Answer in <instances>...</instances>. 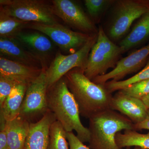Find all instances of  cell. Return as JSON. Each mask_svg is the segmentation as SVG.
Wrapping results in <instances>:
<instances>
[{"mask_svg": "<svg viewBox=\"0 0 149 149\" xmlns=\"http://www.w3.org/2000/svg\"><path fill=\"white\" fill-rule=\"evenodd\" d=\"M149 41V10L137 20L128 35L119 43L122 54Z\"/></svg>", "mask_w": 149, "mask_h": 149, "instance_id": "e0dca14e", "label": "cell"}, {"mask_svg": "<svg viewBox=\"0 0 149 149\" xmlns=\"http://www.w3.org/2000/svg\"><path fill=\"white\" fill-rule=\"evenodd\" d=\"M91 149H122L117 146L116 136L122 130H134V123L125 116L111 109L89 118Z\"/></svg>", "mask_w": 149, "mask_h": 149, "instance_id": "3957f363", "label": "cell"}, {"mask_svg": "<svg viewBox=\"0 0 149 149\" xmlns=\"http://www.w3.org/2000/svg\"><path fill=\"white\" fill-rule=\"evenodd\" d=\"M97 38V34L92 36L82 48L73 53L64 55L58 52L53 60L46 69L47 88L53 85L74 68L85 70L89 54Z\"/></svg>", "mask_w": 149, "mask_h": 149, "instance_id": "52a82bcc", "label": "cell"}, {"mask_svg": "<svg viewBox=\"0 0 149 149\" xmlns=\"http://www.w3.org/2000/svg\"><path fill=\"white\" fill-rule=\"evenodd\" d=\"M30 123L19 116L6 123L5 129L9 149H25Z\"/></svg>", "mask_w": 149, "mask_h": 149, "instance_id": "ac0fdd59", "label": "cell"}, {"mask_svg": "<svg viewBox=\"0 0 149 149\" xmlns=\"http://www.w3.org/2000/svg\"><path fill=\"white\" fill-rule=\"evenodd\" d=\"M149 130V109H148V115L146 118L142 122L134 124V130Z\"/></svg>", "mask_w": 149, "mask_h": 149, "instance_id": "f1b7e54d", "label": "cell"}, {"mask_svg": "<svg viewBox=\"0 0 149 149\" xmlns=\"http://www.w3.org/2000/svg\"><path fill=\"white\" fill-rule=\"evenodd\" d=\"M22 83L9 77L0 76V107L16 85Z\"/></svg>", "mask_w": 149, "mask_h": 149, "instance_id": "484cf974", "label": "cell"}, {"mask_svg": "<svg viewBox=\"0 0 149 149\" xmlns=\"http://www.w3.org/2000/svg\"><path fill=\"white\" fill-rule=\"evenodd\" d=\"M0 55L13 61L42 68L41 61L15 38H0Z\"/></svg>", "mask_w": 149, "mask_h": 149, "instance_id": "9a60e30c", "label": "cell"}, {"mask_svg": "<svg viewBox=\"0 0 149 149\" xmlns=\"http://www.w3.org/2000/svg\"><path fill=\"white\" fill-rule=\"evenodd\" d=\"M142 101L143 102L145 105L147 107L148 109H149V94L147 95L146 96L143 97L141 99Z\"/></svg>", "mask_w": 149, "mask_h": 149, "instance_id": "f546056e", "label": "cell"}, {"mask_svg": "<svg viewBox=\"0 0 149 149\" xmlns=\"http://www.w3.org/2000/svg\"><path fill=\"white\" fill-rule=\"evenodd\" d=\"M43 68L19 63L0 57V76L29 84L41 74Z\"/></svg>", "mask_w": 149, "mask_h": 149, "instance_id": "2e32d148", "label": "cell"}, {"mask_svg": "<svg viewBox=\"0 0 149 149\" xmlns=\"http://www.w3.org/2000/svg\"><path fill=\"white\" fill-rule=\"evenodd\" d=\"M27 29L42 32L63 51L70 54L82 48L94 35L73 31L59 23L45 24L30 22Z\"/></svg>", "mask_w": 149, "mask_h": 149, "instance_id": "ba28073f", "label": "cell"}, {"mask_svg": "<svg viewBox=\"0 0 149 149\" xmlns=\"http://www.w3.org/2000/svg\"><path fill=\"white\" fill-rule=\"evenodd\" d=\"M56 120L54 115L49 110L40 120L30 123L25 149H47L50 129Z\"/></svg>", "mask_w": 149, "mask_h": 149, "instance_id": "5bb4252c", "label": "cell"}, {"mask_svg": "<svg viewBox=\"0 0 149 149\" xmlns=\"http://www.w3.org/2000/svg\"><path fill=\"white\" fill-rule=\"evenodd\" d=\"M0 10L10 16L27 22L45 24L59 23L52 3L45 1L1 0Z\"/></svg>", "mask_w": 149, "mask_h": 149, "instance_id": "8992f818", "label": "cell"}, {"mask_svg": "<svg viewBox=\"0 0 149 149\" xmlns=\"http://www.w3.org/2000/svg\"><path fill=\"white\" fill-rule=\"evenodd\" d=\"M28 84L21 83L15 86L0 107V116L3 118L6 122L19 116Z\"/></svg>", "mask_w": 149, "mask_h": 149, "instance_id": "d6986e66", "label": "cell"}, {"mask_svg": "<svg viewBox=\"0 0 149 149\" xmlns=\"http://www.w3.org/2000/svg\"><path fill=\"white\" fill-rule=\"evenodd\" d=\"M84 71L82 68H74L64 77L80 115L89 119L99 112L111 109L113 96L104 85L96 84L86 77Z\"/></svg>", "mask_w": 149, "mask_h": 149, "instance_id": "6da1fadb", "label": "cell"}, {"mask_svg": "<svg viewBox=\"0 0 149 149\" xmlns=\"http://www.w3.org/2000/svg\"><path fill=\"white\" fill-rule=\"evenodd\" d=\"M116 141L117 146L121 149L134 146L149 149V132L146 134H142L135 130H125L123 133H117Z\"/></svg>", "mask_w": 149, "mask_h": 149, "instance_id": "44dd1931", "label": "cell"}, {"mask_svg": "<svg viewBox=\"0 0 149 149\" xmlns=\"http://www.w3.org/2000/svg\"><path fill=\"white\" fill-rule=\"evenodd\" d=\"M53 8L56 16L70 27L88 35L97 34L95 23L77 3L71 0H53Z\"/></svg>", "mask_w": 149, "mask_h": 149, "instance_id": "30bf717a", "label": "cell"}, {"mask_svg": "<svg viewBox=\"0 0 149 149\" xmlns=\"http://www.w3.org/2000/svg\"><path fill=\"white\" fill-rule=\"evenodd\" d=\"M120 91L127 95L141 99L149 94V79L134 83Z\"/></svg>", "mask_w": 149, "mask_h": 149, "instance_id": "d4e9b609", "label": "cell"}, {"mask_svg": "<svg viewBox=\"0 0 149 149\" xmlns=\"http://www.w3.org/2000/svg\"><path fill=\"white\" fill-rule=\"evenodd\" d=\"M32 31H22L17 35L15 39L27 48L41 61L42 68L47 69V61L54 50V44L42 32Z\"/></svg>", "mask_w": 149, "mask_h": 149, "instance_id": "7c38bea8", "label": "cell"}, {"mask_svg": "<svg viewBox=\"0 0 149 149\" xmlns=\"http://www.w3.org/2000/svg\"><path fill=\"white\" fill-rule=\"evenodd\" d=\"M122 52L119 45L108 37L102 26H99L97 38L89 54L84 73L92 80L104 75L110 68L114 69Z\"/></svg>", "mask_w": 149, "mask_h": 149, "instance_id": "277c9868", "label": "cell"}, {"mask_svg": "<svg viewBox=\"0 0 149 149\" xmlns=\"http://www.w3.org/2000/svg\"><path fill=\"white\" fill-rule=\"evenodd\" d=\"M66 132L63 126L56 120L51 125L47 149H69Z\"/></svg>", "mask_w": 149, "mask_h": 149, "instance_id": "603a6c76", "label": "cell"}, {"mask_svg": "<svg viewBox=\"0 0 149 149\" xmlns=\"http://www.w3.org/2000/svg\"><path fill=\"white\" fill-rule=\"evenodd\" d=\"M85 5L89 15L94 23H98L116 1L114 0H85Z\"/></svg>", "mask_w": 149, "mask_h": 149, "instance_id": "cb8c5ba5", "label": "cell"}, {"mask_svg": "<svg viewBox=\"0 0 149 149\" xmlns=\"http://www.w3.org/2000/svg\"><path fill=\"white\" fill-rule=\"evenodd\" d=\"M109 25L108 37L114 42L123 39L133 22L149 10V0L116 1Z\"/></svg>", "mask_w": 149, "mask_h": 149, "instance_id": "5b68a950", "label": "cell"}, {"mask_svg": "<svg viewBox=\"0 0 149 149\" xmlns=\"http://www.w3.org/2000/svg\"><path fill=\"white\" fill-rule=\"evenodd\" d=\"M0 149H9L5 127L0 128Z\"/></svg>", "mask_w": 149, "mask_h": 149, "instance_id": "83f0119b", "label": "cell"}, {"mask_svg": "<svg viewBox=\"0 0 149 149\" xmlns=\"http://www.w3.org/2000/svg\"><path fill=\"white\" fill-rule=\"evenodd\" d=\"M30 22L10 16L0 10V38H15Z\"/></svg>", "mask_w": 149, "mask_h": 149, "instance_id": "ffe728a7", "label": "cell"}, {"mask_svg": "<svg viewBox=\"0 0 149 149\" xmlns=\"http://www.w3.org/2000/svg\"><path fill=\"white\" fill-rule=\"evenodd\" d=\"M111 109L120 112L134 124L143 121L148 115V108L141 99L127 95L120 91L113 96Z\"/></svg>", "mask_w": 149, "mask_h": 149, "instance_id": "4fadbf2b", "label": "cell"}, {"mask_svg": "<svg viewBox=\"0 0 149 149\" xmlns=\"http://www.w3.org/2000/svg\"><path fill=\"white\" fill-rule=\"evenodd\" d=\"M66 138L68 141L69 149H91L85 146L73 132H66Z\"/></svg>", "mask_w": 149, "mask_h": 149, "instance_id": "4316f807", "label": "cell"}, {"mask_svg": "<svg viewBox=\"0 0 149 149\" xmlns=\"http://www.w3.org/2000/svg\"><path fill=\"white\" fill-rule=\"evenodd\" d=\"M148 79H149V57L144 68L137 74L125 80L109 81L104 85L107 89L112 93L115 91L123 90L134 83Z\"/></svg>", "mask_w": 149, "mask_h": 149, "instance_id": "7402d4cb", "label": "cell"}, {"mask_svg": "<svg viewBox=\"0 0 149 149\" xmlns=\"http://www.w3.org/2000/svg\"><path fill=\"white\" fill-rule=\"evenodd\" d=\"M133 149H143L142 148H140V147H135V148H134Z\"/></svg>", "mask_w": 149, "mask_h": 149, "instance_id": "4dcf8cb0", "label": "cell"}, {"mask_svg": "<svg viewBox=\"0 0 149 149\" xmlns=\"http://www.w3.org/2000/svg\"><path fill=\"white\" fill-rule=\"evenodd\" d=\"M47 85L46 69L28 84L19 116L30 123L40 120L49 111L47 100Z\"/></svg>", "mask_w": 149, "mask_h": 149, "instance_id": "9c48e42d", "label": "cell"}, {"mask_svg": "<svg viewBox=\"0 0 149 149\" xmlns=\"http://www.w3.org/2000/svg\"><path fill=\"white\" fill-rule=\"evenodd\" d=\"M47 100L48 109L54 113L66 132L74 130L81 142L89 143L90 131L80 120L79 108L64 77L47 88Z\"/></svg>", "mask_w": 149, "mask_h": 149, "instance_id": "7a4b0ae2", "label": "cell"}, {"mask_svg": "<svg viewBox=\"0 0 149 149\" xmlns=\"http://www.w3.org/2000/svg\"><path fill=\"white\" fill-rule=\"evenodd\" d=\"M149 57V43L129 55L120 58L114 69L92 80L97 84L104 85L109 80L118 81L128 74L137 72L146 64Z\"/></svg>", "mask_w": 149, "mask_h": 149, "instance_id": "8fae6325", "label": "cell"}]
</instances>
